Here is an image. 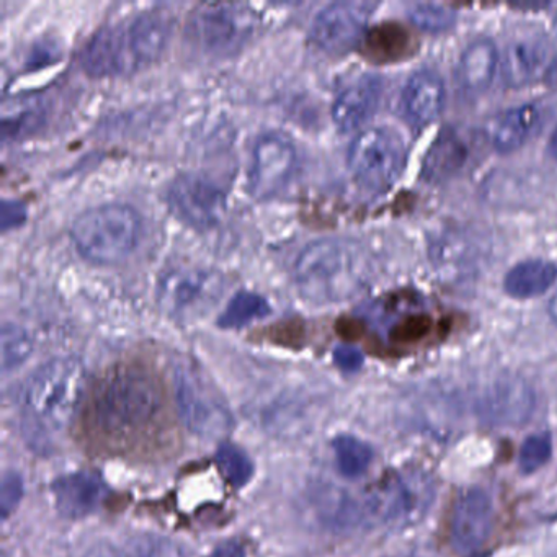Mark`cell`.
<instances>
[{"label": "cell", "mask_w": 557, "mask_h": 557, "mask_svg": "<svg viewBox=\"0 0 557 557\" xmlns=\"http://www.w3.org/2000/svg\"><path fill=\"white\" fill-rule=\"evenodd\" d=\"M86 389L76 358H54L34 371L21 394V429L37 451H50L66 435Z\"/></svg>", "instance_id": "1"}, {"label": "cell", "mask_w": 557, "mask_h": 557, "mask_svg": "<svg viewBox=\"0 0 557 557\" xmlns=\"http://www.w3.org/2000/svg\"><path fill=\"white\" fill-rule=\"evenodd\" d=\"M373 260L351 239L325 237L308 244L295 263V282L312 305H337L355 298L373 280Z\"/></svg>", "instance_id": "2"}, {"label": "cell", "mask_w": 557, "mask_h": 557, "mask_svg": "<svg viewBox=\"0 0 557 557\" xmlns=\"http://www.w3.org/2000/svg\"><path fill=\"white\" fill-rule=\"evenodd\" d=\"M161 407V387L154 376L141 368H120L97 389L92 422L107 438H126L152 423Z\"/></svg>", "instance_id": "3"}, {"label": "cell", "mask_w": 557, "mask_h": 557, "mask_svg": "<svg viewBox=\"0 0 557 557\" xmlns=\"http://www.w3.org/2000/svg\"><path fill=\"white\" fill-rule=\"evenodd\" d=\"M70 234L81 257L99 265H113L138 246L141 216L129 205H100L83 211L71 224Z\"/></svg>", "instance_id": "4"}, {"label": "cell", "mask_w": 557, "mask_h": 557, "mask_svg": "<svg viewBox=\"0 0 557 557\" xmlns=\"http://www.w3.org/2000/svg\"><path fill=\"white\" fill-rule=\"evenodd\" d=\"M256 12L246 4H201L187 22L188 47L207 60H227L247 47L256 35Z\"/></svg>", "instance_id": "5"}, {"label": "cell", "mask_w": 557, "mask_h": 557, "mask_svg": "<svg viewBox=\"0 0 557 557\" xmlns=\"http://www.w3.org/2000/svg\"><path fill=\"white\" fill-rule=\"evenodd\" d=\"M175 403L182 422L201 438H223L234 425L220 391L194 364H178L174 374Z\"/></svg>", "instance_id": "6"}, {"label": "cell", "mask_w": 557, "mask_h": 557, "mask_svg": "<svg viewBox=\"0 0 557 557\" xmlns=\"http://www.w3.org/2000/svg\"><path fill=\"white\" fill-rule=\"evenodd\" d=\"M348 169L355 181L371 191L393 187L406 168L403 138L389 128H368L358 133L348 149Z\"/></svg>", "instance_id": "7"}, {"label": "cell", "mask_w": 557, "mask_h": 557, "mask_svg": "<svg viewBox=\"0 0 557 557\" xmlns=\"http://www.w3.org/2000/svg\"><path fill=\"white\" fill-rule=\"evenodd\" d=\"M536 394L517 374H498L472 394V410L485 425L521 426L533 417Z\"/></svg>", "instance_id": "8"}, {"label": "cell", "mask_w": 557, "mask_h": 557, "mask_svg": "<svg viewBox=\"0 0 557 557\" xmlns=\"http://www.w3.org/2000/svg\"><path fill=\"white\" fill-rule=\"evenodd\" d=\"M172 213L198 231L213 230L226 213V195L220 185L200 174H182L168 191Z\"/></svg>", "instance_id": "9"}, {"label": "cell", "mask_w": 557, "mask_h": 557, "mask_svg": "<svg viewBox=\"0 0 557 557\" xmlns=\"http://www.w3.org/2000/svg\"><path fill=\"white\" fill-rule=\"evenodd\" d=\"M298 165V152L288 136L269 133L252 149L249 191L256 200H270L288 187Z\"/></svg>", "instance_id": "10"}, {"label": "cell", "mask_w": 557, "mask_h": 557, "mask_svg": "<svg viewBox=\"0 0 557 557\" xmlns=\"http://www.w3.org/2000/svg\"><path fill=\"white\" fill-rule=\"evenodd\" d=\"M376 5L360 0L334 2L312 22L311 40L327 54H345L357 48Z\"/></svg>", "instance_id": "11"}, {"label": "cell", "mask_w": 557, "mask_h": 557, "mask_svg": "<svg viewBox=\"0 0 557 557\" xmlns=\"http://www.w3.org/2000/svg\"><path fill=\"white\" fill-rule=\"evenodd\" d=\"M495 511L488 492L469 487L456 498L451 515V543L459 554L478 553L491 536Z\"/></svg>", "instance_id": "12"}, {"label": "cell", "mask_w": 557, "mask_h": 557, "mask_svg": "<svg viewBox=\"0 0 557 557\" xmlns=\"http://www.w3.org/2000/svg\"><path fill=\"white\" fill-rule=\"evenodd\" d=\"M220 282L216 275L200 269H177L169 272L159 283V302L172 314L208 308L218 298Z\"/></svg>", "instance_id": "13"}, {"label": "cell", "mask_w": 557, "mask_h": 557, "mask_svg": "<svg viewBox=\"0 0 557 557\" xmlns=\"http://www.w3.org/2000/svg\"><path fill=\"white\" fill-rule=\"evenodd\" d=\"M556 58L540 38H518L505 47L500 57L502 79L511 89L546 81Z\"/></svg>", "instance_id": "14"}, {"label": "cell", "mask_w": 557, "mask_h": 557, "mask_svg": "<svg viewBox=\"0 0 557 557\" xmlns=\"http://www.w3.org/2000/svg\"><path fill=\"white\" fill-rule=\"evenodd\" d=\"M383 96V83L373 74H364L348 83L335 97L332 120L342 133L363 128L376 113Z\"/></svg>", "instance_id": "15"}, {"label": "cell", "mask_w": 557, "mask_h": 557, "mask_svg": "<svg viewBox=\"0 0 557 557\" xmlns=\"http://www.w3.org/2000/svg\"><path fill=\"white\" fill-rule=\"evenodd\" d=\"M123 25L136 70H143L164 53L171 40L174 18L171 12L152 9L123 22Z\"/></svg>", "instance_id": "16"}, {"label": "cell", "mask_w": 557, "mask_h": 557, "mask_svg": "<svg viewBox=\"0 0 557 557\" xmlns=\"http://www.w3.org/2000/svg\"><path fill=\"white\" fill-rule=\"evenodd\" d=\"M446 103V89L442 77L430 70L417 71L409 77L400 96V110L413 128L432 125Z\"/></svg>", "instance_id": "17"}, {"label": "cell", "mask_w": 557, "mask_h": 557, "mask_svg": "<svg viewBox=\"0 0 557 557\" xmlns=\"http://www.w3.org/2000/svg\"><path fill=\"white\" fill-rule=\"evenodd\" d=\"M57 510L66 518H84L94 513L106 498L102 479L90 471L73 472L51 485Z\"/></svg>", "instance_id": "18"}, {"label": "cell", "mask_w": 557, "mask_h": 557, "mask_svg": "<svg viewBox=\"0 0 557 557\" xmlns=\"http://www.w3.org/2000/svg\"><path fill=\"white\" fill-rule=\"evenodd\" d=\"M426 494H429V487L422 478L397 475V478L389 479L387 484L381 488L376 500H374V510L384 520L410 523L425 508Z\"/></svg>", "instance_id": "19"}, {"label": "cell", "mask_w": 557, "mask_h": 557, "mask_svg": "<svg viewBox=\"0 0 557 557\" xmlns=\"http://www.w3.org/2000/svg\"><path fill=\"white\" fill-rule=\"evenodd\" d=\"M541 125V110L534 103L511 107L491 120L488 141L500 154H510L523 148Z\"/></svg>", "instance_id": "20"}, {"label": "cell", "mask_w": 557, "mask_h": 557, "mask_svg": "<svg viewBox=\"0 0 557 557\" xmlns=\"http://www.w3.org/2000/svg\"><path fill=\"white\" fill-rule=\"evenodd\" d=\"M500 70V53L491 38L472 40L458 61V83L466 92H485Z\"/></svg>", "instance_id": "21"}, {"label": "cell", "mask_w": 557, "mask_h": 557, "mask_svg": "<svg viewBox=\"0 0 557 557\" xmlns=\"http://www.w3.org/2000/svg\"><path fill=\"white\" fill-rule=\"evenodd\" d=\"M89 557H188V550L171 537L141 533L102 544Z\"/></svg>", "instance_id": "22"}, {"label": "cell", "mask_w": 557, "mask_h": 557, "mask_svg": "<svg viewBox=\"0 0 557 557\" xmlns=\"http://www.w3.org/2000/svg\"><path fill=\"white\" fill-rule=\"evenodd\" d=\"M557 280V265L550 260L530 259L508 270L504 289L515 299H531L549 292Z\"/></svg>", "instance_id": "23"}, {"label": "cell", "mask_w": 557, "mask_h": 557, "mask_svg": "<svg viewBox=\"0 0 557 557\" xmlns=\"http://www.w3.org/2000/svg\"><path fill=\"white\" fill-rule=\"evenodd\" d=\"M465 159V146L455 135L448 133V135L440 136L433 143L432 149L425 158L423 172L429 181H442L458 171Z\"/></svg>", "instance_id": "24"}, {"label": "cell", "mask_w": 557, "mask_h": 557, "mask_svg": "<svg viewBox=\"0 0 557 557\" xmlns=\"http://www.w3.org/2000/svg\"><path fill=\"white\" fill-rule=\"evenodd\" d=\"M335 465L344 478L358 479L370 469L373 461V448L354 435H338L332 443Z\"/></svg>", "instance_id": "25"}, {"label": "cell", "mask_w": 557, "mask_h": 557, "mask_svg": "<svg viewBox=\"0 0 557 557\" xmlns=\"http://www.w3.org/2000/svg\"><path fill=\"white\" fill-rule=\"evenodd\" d=\"M269 312V302L262 296L250 292H239L231 299L230 305L218 319V324L224 329H240L257 319L265 318Z\"/></svg>", "instance_id": "26"}, {"label": "cell", "mask_w": 557, "mask_h": 557, "mask_svg": "<svg viewBox=\"0 0 557 557\" xmlns=\"http://www.w3.org/2000/svg\"><path fill=\"white\" fill-rule=\"evenodd\" d=\"M0 350H2V371L9 373L30 357L34 342L24 327L5 322L0 331Z\"/></svg>", "instance_id": "27"}, {"label": "cell", "mask_w": 557, "mask_h": 557, "mask_svg": "<svg viewBox=\"0 0 557 557\" xmlns=\"http://www.w3.org/2000/svg\"><path fill=\"white\" fill-rule=\"evenodd\" d=\"M216 462L224 478L233 487H244L252 479V461L239 446L233 445V443H221L216 453Z\"/></svg>", "instance_id": "28"}, {"label": "cell", "mask_w": 557, "mask_h": 557, "mask_svg": "<svg viewBox=\"0 0 557 557\" xmlns=\"http://www.w3.org/2000/svg\"><path fill=\"white\" fill-rule=\"evenodd\" d=\"M550 456H553V438L549 433H533L520 446L518 468L523 474H533L547 465Z\"/></svg>", "instance_id": "29"}, {"label": "cell", "mask_w": 557, "mask_h": 557, "mask_svg": "<svg viewBox=\"0 0 557 557\" xmlns=\"http://www.w3.org/2000/svg\"><path fill=\"white\" fill-rule=\"evenodd\" d=\"M409 17L413 25L429 34H442L456 24V12L438 4L413 5L409 11Z\"/></svg>", "instance_id": "30"}, {"label": "cell", "mask_w": 557, "mask_h": 557, "mask_svg": "<svg viewBox=\"0 0 557 557\" xmlns=\"http://www.w3.org/2000/svg\"><path fill=\"white\" fill-rule=\"evenodd\" d=\"M22 495H24V481L17 472H5L0 485V511L2 518L8 520L12 511L21 504Z\"/></svg>", "instance_id": "31"}, {"label": "cell", "mask_w": 557, "mask_h": 557, "mask_svg": "<svg viewBox=\"0 0 557 557\" xmlns=\"http://www.w3.org/2000/svg\"><path fill=\"white\" fill-rule=\"evenodd\" d=\"M334 358L338 368L348 371V373L360 370L361 364H363V355H361L357 348L348 347V345L338 347L337 350H335Z\"/></svg>", "instance_id": "32"}, {"label": "cell", "mask_w": 557, "mask_h": 557, "mask_svg": "<svg viewBox=\"0 0 557 557\" xmlns=\"http://www.w3.org/2000/svg\"><path fill=\"white\" fill-rule=\"evenodd\" d=\"M211 557H247V554L243 544L237 541H226L214 549Z\"/></svg>", "instance_id": "33"}, {"label": "cell", "mask_w": 557, "mask_h": 557, "mask_svg": "<svg viewBox=\"0 0 557 557\" xmlns=\"http://www.w3.org/2000/svg\"><path fill=\"white\" fill-rule=\"evenodd\" d=\"M9 214H12L15 220V224L21 223V221H24L25 213L24 208L17 207V203H14V201H4V208H2V216H9Z\"/></svg>", "instance_id": "34"}, {"label": "cell", "mask_w": 557, "mask_h": 557, "mask_svg": "<svg viewBox=\"0 0 557 557\" xmlns=\"http://www.w3.org/2000/svg\"><path fill=\"white\" fill-rule=\"evenodd\" d=\"M547 314H549L550 321L557 325V292L556 295L550 298L549 305H547Z\"/></svg>", "instance_id": "35"}, {"label": "cell", "mask_w": 557, "mask_h": 557, "mask_svg": "<svg viewBox=\"0 0 557 557\" xmlns=\"http://www.w3.org/2000/svg\"><path fill=\"white\" fill-rule=\"evenodd\" d=\"M549 152L550 156H553V158L557 161V126L556 129H554L553 135H550Z\"/></svg>", "instance_id": "36"}, {"label": "cell", "mask_w": 557, "mask_h": 557, "mask_svg": "<svg viewBox=\"0 0 557 557\" xmlns=\"http://www.w3.org/2000/svg\"><path fill=\"white\" fill-rule=\"evenodd\" d=\"M546 83L557 84V58L554 61L553 67H550L549 73H547Z\"/></svg>", "instance_id": "37"}, {"label": "cell", "mask_w": 557, "mask_h": 557, "mask_svg": "<svg viewBox=\"0 0 557 557\" xmlns=\"http://www.w3.org/2000/svg\"><path fill=\"white\" fill-rule=\"evenodd\" d=\"M554 32L557 34V14L556 17H554Z\"/></svg>", "instance_id": "38"}]
</instances>
